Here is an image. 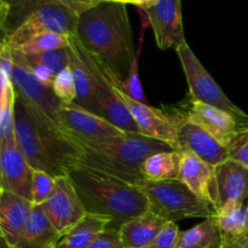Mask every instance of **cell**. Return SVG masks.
I'll list each match as a JSON object with an SVG mask.
<instances>
[{
	"mask_svg": "<svg viewBox=\"0 0 248 248\" xmlns=\"http://www.w3.org/2000/svg\"><path fill=\"white\" fill-rule=\"evenodd\" d=\"M176 52L188 81L189 98L223 109L232 114L242 125L248 126V114L230 101L188 44L178 48Z\"/></svg>",
	"mask_w": 248,
	"mask_h": 248,
	"instance_id": "52a82bcc",
	"label": "cell"
},
{
	"mask_svg": "<svg viewBox=\"0 0 248 248\" xmlns=\"http://www.w3.org/2000/svg\"><path fill=\"white\" fill-rule=\"evenodd\" d=\"M68 55H69V67L74 75L75 89H77V99L74 103L82 107L86 110L96 114V97H94L93 82H92L91 74L89 69L82 62L81 57L78 51L75 50L74 45L70 41L68 46Z\"/></svg>",
	"mask_w": 248,
	"mask_h": 248,
	"instance_id": "603a6c76",
	"label": "cell"
},
{
	"mask_svg": "<svg viewBox=\"0 0 248 248\" xmlns=\"http://www.w3.org/2000/svg\"><path fill=\"white\" fill-rule=\"evenodd\" d=\"M70 41L91 74L94 97H96V115L106 119L108 123H110L123 132L142 135V131L133 120L128 109L114 92L111 82L104 68L82 47L77 35H70Z\"/></svg>",
	"mask_w": 248,
	"mask_h": 248,
	"instance_id": "8992f818",
	"label": "cell"
},
{
	"mask_svg": "<svg viewBox=\"0 0 248 248\" xmlns=\"http://www.w3.org/2000/svg\"><path fill=\"white\" fill-rule=\"evenodd\" d=\"M167 223L166 219L148 210L121 225L119 232L126 248H144L154 241Z\"/></svg>",
	"mask_w": 248,
	"mask_h": 248,
	"instance_id": "d6986e66",
	"label": "cell"
},
{
	"mask_svg": "<svg viewBox=\"0 0 248 248\" xmlns=\"http://www.w3.org/2000/svg\"><path fill=\"white\" fill-rule=\"evenodd\" d=\"M52 90L56 96L62 101V103H72L77 99V89H75L74 75L68 65L65 69L58 73L53 80Z\"/></svg>",
	"mask_w": 248,
	"mask_h": 248,
	"instance_id": "f546056e",
	"label": "cell"
},
{
	"mask_svg": "<svg viewBox=\"0 0 248 248\" xmlns=\"http://www.w3.org/2000/svg\"><path fill=\"white\" fill-rule=\"evenodd\" d=\"M222 240V232L213 218L195 225L191 229L181 232L174 248H212Z\"/></svg>",
	"mask_w": 248,
	"mask_h": 248,
	"instance_id": "484cf974",
	"label": "cell"
},
{
	"mask_svg": "<svg viewBox=\"0 0 248 248\" xmlns=\"http://www.w3.org/2000/svg\"><path fill=\"white\" fill-rule=\"evenodd\" d=\"M101 1H118V0H101Z\"/></svg>",
	"mask_w": 248,
	"mask_h": 248,
	"instance_id": "60d3db41",
	"label": "cell"
},
{
	"mask_svg": "<svg viewBox=\"0 0 248 248\" xmlns=\"http://www.w3.org/2000/svg\"><path fill=\"white\" fill-rule=\"evenodd\" d=\"M52 1L63 5L78 16L102 2L101 0H52Z\"/></svg>",
	"mask_w": 248,
	"mask_h": 248,
	"instance_id": "e575fe53",
	"label": "cell"
},
{
	"mask_svg": "<svg viewBox=\"0 0 248 248\" xmlns=\"http://www.w3.org/2000/svg\"><path fill=\"white\" fill-rule=\"evenodd\" d=\"M170 114L177 126L179 153H193L213 167L229 160L227 148L202 127L186 119L181 110Z\"/></svg>",
	"mask_w": 248,
	"mask_h": 248,
	"instance_id": "4fadbf2b",
	"label": "cell"
},
{
	"mask_svg": "<svg viewBox=\"0 0 248 248\" xmlns=\"http://www.w3.org/2000/svg\"><path fill=\"white\" fill-rule=\"evenodd\" d=\"M222 236L235 237L248 229L247 206L240 201H229L216 211L213 217Z\"/></svg>",
	"mask_w": 248,
	"mask_h": 248,
	"instance_id": "d4e9b609",
	"label": "cell"
},
{
	"mask_svg": "<svg viewBox=\"0 0 248 248\" xmlns=\"http://www.w3.org/2000/svg\"><path fill=\"white\" fill-rule=\"evenodd\" d=\"M220 248H248V229L235 237H224L220 240Z\"/></svg>",
	"mask_w": 248,
	"mask_h": 248,
	"instance_id": "d590c367",
	"label": "cell"
},
{
	"mask_svg": "<svg viewBox=\"0 0 248 248\" xmlns=\"http://www.w3.org/2000/svg\"><path fill=\"white\" fill-rule=\"evenodd\" d=\"M14 60L10 46L1 44L0 48V138H9L15 135V103L16 90L12 81Z\"/></svg>",
	"mask_w": 248,
	"mask_h": 248,
	"instance_id": "ac0fdd59",
	"label": "cell"
},
{
	"mask_svg": "<svg viewBox=\"0 0 248 248\" xmlns=\"http://www.w3.org/2000/svg\"><path fill=\"white\" fill-rule=\"evenodd\" d=\"M33 206L28 199L0 190V234L9 246L16 248Z\"/></svg>",
	"mask_w": 248,
	"mask_h": 248,
	"instance_id": "e0dca14e",
	"label": "cell"
},
{
	"mask_svg": "<svg viewBox=\"0 0 248 248\" xmlns=\"http://www.w3.org/2000/svg\"><path fill=\"white\" fill-rule=\"evenodd\" d=\"M61 237L43 206L34 205L16 248H55Z\"/></svg>",
	"mask_w": 248,
	"mask_h": 248,
	"instance_id": "ffe728a7",
	"label": "cell"
},
{
	"mask_svg": "<svg viewBox=\"0 0 248 248\" xmlns=\"http://www.w3.org/2000/svg\"><path fill=\"white\" fill-rule=\"evenodd\" d=\"M69 44L70 35L60 33H44L21 44L18 47H16V50L21 51L24 55H36L46 51L68 47Z\"/></svg>",
	"mask_w": 248,
	"mask_h": 248,
	"instance_id": "4316f807",
	"label": "cell"
},
{
	"mask_svg": "<svg viewBox=\"0 0 248 248\" xmlns=\"http://www.w3.org/2000/svg\"><path fill=\"white\" fill-rule=\"evenodd\" d=\"M53 186H55V177L45 171L33 169V182H31L33 205H43L52 193Z\"/></svg>",
	"mask_w": 248,
	"mask_h": 248,
	"instance_id": "f1b7e54d",
	"label": "cell"
},
{
	"mask_svg": "<svg viewBox=\"0 0 248 248\" xmlns=\"http://www.w3.org/2000/svg\"><path fill=\"white\" fill-rule=\"evenodd\" d=\"M215 167L190 152L181 153L178 179L200 198L210 201V186ZM213 205V203H212Z\"/></svg>",
	"mask_w": 248,
	"mask_h": 248,
	"instance_id": "44dd1931",
	"label": "cell"
},
{
	"mask_svg": "<svg viewBox=\"0 0 248 248\" xmlns=\"http://www.w3.org/2000/svg\"><path fill=\"white\" fill-rule=\"evenodd\" d=\"M11 50L12 60H14L12 81L16 92L21 94L26 101H28L31 106L35 107L48 120L64 131L58 120V110L63 104L62 101L56 96L52 87L45 86L35 77L26 56L16 48Z\"/></svg>",
	"mask_w": 248,
	"mask_h": 248,
	"instance_id": "9c48e42d",
	"label": "cell"
},
{
	"mask_svg": "<svg viewBox=\"0 0 248 248\" xmlns=\"http://www.w3.org/2000/svg\"><path fill=\"white\" fill-rule=\"evenodd\" d=\"M149 200V210L167 222H178L184 218H213L216 207L191 191L179 179L149 182L140 184Z\"/></svg>",
	"mask_w": 248,
	"mask_h": 248,
	"instance_id": "5b68a950",
	"label": "cell"
},
{
	"mask_svg": "<svg viewBox=\"0 0 248 248\" xmlns=\"http://www.w3.org/2000/svg\"><path fill=\"white\" fill-rule=\"evenodd\" d=\"M229 160L248 169V126H241L227 147Z\"/></svg>",
	"mask_w": 248,
	"mask_h": 248,
	"instance_id": "4dcf8cb0",
	"label": "cell"
},
{
	"mask_svg": "<svg viewBox=\"0 0 248 248\" xmlns=\"http://www.w3.org/2000/svg\"><path fill=\"white\" fill-rule=\"evenodd\" d=\"M24 55V53H23ZM27 61L33 64H41L47 68L48 70L57 75L63 69L69 65V55L68 47L58 48V50L46 51V52L36 53V55H24Z\"/></svg>",
	"mask_w": 248,
	"mask_h": 248,
	"instance_id": "83f0119b",
	"label": "cell"
},
{
	"mask_svg": "<svg viewBox=\"0 0 248 248\" xmlns=\"http://www.w3.org/2000/svg\"><path fill=\"white\" fill-rule=\"evenodd\" d=\"M68 176L86 212L110 218L109 228L120 229L126 222L149 210V200L140 186L85 166H78Z\"/></svg>",
	"mask_w": 248,
	"mask_h": 248,
	"instance_id": "3957f363",
	"label": "cell"
},
{
	"mask_svg": "<svg viewBox=\"0 0 248 248\" xmlns=\"http://www.w3.org/2000/svg\"><path fill=\"white\" fill-rule=\"evenodd\" d=\"M89 248H126L121 240L119 229L115 228H106L99 232L96 239L92 241Z\"/></svg>",
	"mask_w": 248,
	"mask_h": 248,
	"instance_id": "836d02e7",
	"label": "cell"
},
{
	"mask_svg": "<svg viewBox=\"0 0 248 248\" xmlns=\"http://www.w3.org/2000/svg\"><path fill=\"white\" fill-rule=\"evenodd\" d=\"M77 38L82 47L118 80L128 77L136 52L126 4L102 1L79 15Z\"/></svg>",
	"mask_w": 248,
	"mask_h": 248,
	"instance_id": "6da1fadb",
	"label": "cell"
},
{
	"mask_svg": "<svg viewBox=\"0 0 248 248\" xmlns=\"http://www.w3.org/2000/svg\"><path fill=\"white\" fill-rule=\"evenodd\" d=\"M179 110L186 119L202 127L225 148L232 142L236 131L245 126L232 114L191 98Z\"/></svg>",
	"mask_w": 248,
	"mask_h": 248,
	"instance_id": "9a60e30c",
	"label": "cell"
},
{
	"mask_svg": "<svg viewBox=\"0 0 248 248\" xmlns=\"http://www.w3.org/2000/svg\"><path fill=\"white\" fill-rule=\"evenodd\" d=\"M246 206H247V211H248V199H247V205Z\"/></svg>",
	"mask_w": 248,
	"mask_h": 248,
	"instance_id": "b9f144b4",
	"label": "cell"
},
{
	"mask_svg": "<svg viewBox=\"0 0 248 248\" xmlns=\"http://www.w3.org/2000/svg\"><path fill=\"white\" fill-rule=\"evenodd\" d=\"M58 120L68 135L80 140H103L125 133L106 119L86 110L74 102L61 106Z\"/></svg>",
	"mask_w": 248,
	"mask_h": 248,
	"instance_id": "5bb4252c",
	"label": "cell"
},
{
	"mask_svg": "<svg viewBox=\"0 0 248 248\" xmlns=\"http://www.w3.org/2000/svg\"><path fill=\"white\" fill-rule=\"evenodd\" d=\"M41 206L61 236L74 228L87 213L69 176L56 177L52 193Z\"/></svg>",
	"mask_w": 248,
	"mask_h": 248,
	"instance_id": "30bf717a",
	"label": "cell"
},
{
	"mask_svg": "<svg viewBox=\"0 0 248 248\" xmlns=\"http://www.w3.org/2000/svg\"><path fill=\"white\" fill-rule=\"evenodd\" d=\"M138 56H140V51H137V56H136L135 61H133L132 65H131L130 73H128V77L126 78L124 81L115 79V81L118 82L119 86L121 87L125 93H127L128 96L135 98L136 101L143 102V103H147V98H145L144 91H143L142 82L140 79V73H138Z\"/></svg>",
	"mask_w": 248,
	"mask_h": 248,
	"instance_id": "1f68e13d",
	"label": "cell"
},
{
	"mask_svg": "<svg viewBox=\"0 0 248 248\" xmlns=\"http://www.w3.org/2000/svg\"><path fill=\"white\" fill-rule=\"evenodd\" d=\"M155 1H156V0H130L128 4L136 5V6H140V9H143V7H147L149 6V5L154 4Z\"/></svg>",
	"mask_w": 248,
	"mask_h": 248,
	"instance_id": "74e56055",
	"label": "cell"
},
{
	"mask_svg": "<svg viewBox=\"0 0 248 248\" xmlns=\"http://www.w3.org/2000/svg\"><path fill=\"white\" fill-rule=\"evenodd\" d=\"M212 248H220V241H219V242H218V244H216V245H215V246H213Z\"/></svg>",
	"mask_w": 248,
	"mask_h": 248,
	"instance_id": "ab89813d",
	"label": "cell"
},
{
	"mask_svg": "<svg viewBox=\"0 0 248 248\" xmlns=\"http://www.w3.org/2000/svg\"><path fill=\"white\" fill-rule=\"evenodd\" d=\"M29 64H31V69H33L35 77L38 78V79L40 80L44 85H45V86L52 87L53 80H55L56 75L53 74L51 70H48L47 68L44 67V65H41V64H33V63H29Z\"/></svg>",
	"mask_w": 248,
	"mask_h": 248,
	"instance_id": "8d00e7d4",
	"label": "cell"
},
{
	"mask_svg": "<svg viewBox=\"0 0 248 248\" xmlns=\"http://www.w3.org/2000/svg\"><path fill=\"white\" fill-rule=\"evenodd\" d=\"M106 73L110 80L114 92L128 109L133 120L142 131V135L166 143L172 149L179 153L177 126L171 114L167 113L164 109L154 108L148 103L136 101L135 98L130 97L121 90L111 73H109L108 70H106Z\"/></svg>",
	"mask_w": 248,
	"mask_h": 248,
	"instance_id": "ba28073f",
	"label": "cell"
},
{
	"mask_svg": "<svg viewBox=\"0 0 248 248\" xmlns=\"http://www.w3.org/2000/svg\"><path fill=\"white\" fill-rule=\"evenodd\" d=\"M181 153L176 150L153 154L143 162L142 174L145 181L161 182L178 179Z\"/></svg>",
	"mask_w": 248,
	"mask_h": 248,
	"instance_id": "cb8c5ba5",
	"label": "cell"
},
{
	"mask_svg": "<svg viewBox=\"0 0 248 248\" xmlns=\"http://www.w3.org/2000/svg\"><path fill=\"white\" fill-rule=\"evenodd\" d=\"M211 202L216 211L229 201L244 202L248 199V169L227 160L213 169L210 186Z\"/></svg>",
	"mask_w": 248,
	"mask_h": 248,
	"instance_id": "2e32d148",
	"label": "cell"
},
{
	"mask_svg": "<svg viewBox=\"0 0 248 248\" xmlns=\"http://www.w3.org/2000/svg\"><path fill=\"white\" fill-rule=\"evenodd\" d=\"M110 223V218L106 216L86 213L74 228L61 237L55 248H89L97 235Z\"/></svg>",
	"mask_w": 248,
	"mask_h": 248,
	"instance_id": "7402d4cb",
	"label": "cell"
},
{
	"mask_svg": "<svg viewBox=\"0 0 248 248\" xmlns=\"http://www.w3.org/2000/svg\"><path fill=\"white\" fill-rule=\"evenodd\" d=\"M181 235L176 222H169L149 246L144 248H174Z\"/></svg>",
	"mask_w": 248,
	"mask_h": 248,
	"instance_id": "d6a6232c",
	"label": "cell"
},
{
	"mask_svg": "<svg viewBox=\"0 0 248 248\" xmlns=\"http://www.w3.org/2000/svg\"><path fill=\"white\" fill-rule=\"evenodd\" d=\"M116 2H123V4H128L130 2V0H118Z\"/></svg>",
	"mask_w": 248,
	"mask_h": 248,
	"instance_id": "f35d334b",
	"label": "cell"
},
{
	"mask_svg": "<svg viewBox=\"0 0 248 248\" xmlns=\"http://www.w3.org/2000/svg\"><path fill=\"white\" fill-rule=\"evenodd\" d=\"M160 50H178L186 45L182 18V0H156L143 7Z\"/></svg>",
	"mask_w": 248,
	"mask_h": 248,
	"instance_id": "8fae6325",
	"label": "cell"
},
{
	"mask_svg": "<svg viewBox=\"0 0 248 248\" xmlns=\"http://www.w3.org/2000/svg\"><path fill=\"white\" fill-rule=\"evenodd\" d=\"M73 140L80 148V166L110 174L135 186L145 182L142 165L150 155L173 150L166 143L132 133L94 140Z\"/></svg>",
	"mask_w": 248,
	"mask_h": 248,
	"instance_id": "277c9868",
	"label": "cell"
},
{
	"mask_svg": "<svg viewBox=\"0 0 248 248\" xmlns=\"http://www.w3.org/2000/svg\"><path fill=\"white\" fill-rule=\"evenodd\" d=\"M15 135L34 170L56 177L68 176L80 166V148L73 137L48 120L16 92Z\"/></svg>",
	"mask_w": 248,
	"mask_h": 248,
	"instance_id": "7a4b0ae2",
	"label": "cell"
},
{
	"mask_svg": "<svg viewBox=\"0 0 248 248\" xmlns=\"http://www.w3.org/2000/svg\"><path fill=\"white\" fill-rule=\"evenodd\" d=\"M33 167L21 152L16 135L0 138V190L31 201Z\"/></svg>",
	"mask_w": 248,
	"mask_h": 248,
	"instance_id": "7c38bea8",
	"label": "cell"
}]
</instances>
